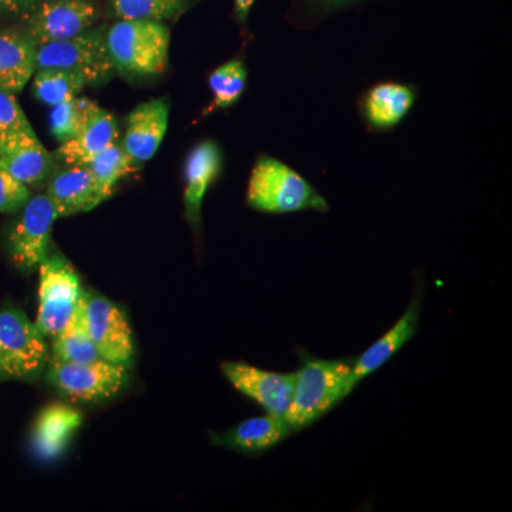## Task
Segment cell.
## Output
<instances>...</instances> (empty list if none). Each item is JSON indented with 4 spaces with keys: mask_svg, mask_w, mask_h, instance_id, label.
<instances>
[{
    "mask_svg": "<svg viewBox=\"0 0 512 512\" xmlns=\"http://www.w3.org/2000/svg\"><path fill=\"white\" fill-rule=\"evenodd\" d=\"M37 46L28 35L8 30L0 33V90L20 93L36 73Z\"/></svg>",
    "mask_w": 512,
    "mask_h": 512,
    "instance_id": "ffe728a7",
    "label": "cell"
},
{
    "mask_svg": "<svg viewBox=\"0 0 512 512\" xmlns=\"http://www.w3.org/2000/svg\"><path fill=\"white\" fill-rule=\"evenodd\" d=\"M128 367L104 359L93 362L47 363V382L72 402L100 403L113 399L128 382Z\"/></svg>",
    "mask_w": 512,
    "mask_h": 512,
    "instance_id": "5b68a950",
    "label": "cell"
},
{
    "mask_svg": "<svg viewBox=\"0 0 512 512\" xmlns=\"http://www.w3.org/2000/svg\"><path fill=\"white\" fill-rule=\"evenodd\" d=\"M50 340H52L50 359L76 363L93 362V360L100 359L96 346L87 332L80 301L66 328Z\"/></svg>",
    "mask_w": 512,
    "mask_h": 512,
    "instance_id": "7402d4cb",
    "label": "cell"
},
{
    "mask_svg": "<svg viewBox=\"0 0 512 512\" xmlns=\"http://www.w3.org/2000/svg\"><path fill=\"white\" fill-rule=\"evenodd\" d=\"M293 433L295 431L286 417L266 413L264 416L241 421L224 433L212 434V444L256 456L278 446Z\"/></svg>",
    "mask_w": 512,
    "mask_h": 512,
    "instance_id": "9a60e30c",
    "label": "cell"
},
{
    "mask_svg": "<svg viewBox=\"0 0 512 512\" xmlns=\"http://www.w3.org/2000/svg\"><path fill=\"white\" fill-rule=\"evenodd\" d=\"M57 217L47 195L30 198L22 217L9 235V254L20 271L35 272L49 255L50 238Z\"/></svg>",
    "mask_w": 512,
    "mask_h": 512,
    "instance_id": "9c48e42d",
    "label": "cell"
},
{
    "mask_svg": "<svg viewBox=\"0 0 512 512\" xmlns=\"http://www.w3.org/2000/svg\"><path fill=\"white\" fill-rule=\"evenodd\" d=\"M208 84H210L214 100L205 114L215 110L228 109V107L234 106L245 92L247 67L242 60H229L210 74Z\"/></svg>",
    "mask_w": 512,
    "mask_h": 512,
    "instance_id": "cb8c5ba5",
    "label": "cell"
},
{
    "mask_svg": "<svg viewBox=\"0 0 512 512\" xmlns=\"http://www.w3.org/2000/svg\"><path fill=\"white\" fill-rule=\"evenodd\" d=\"M221 372L239 393L255 400L266 413L286 417L292 403L296 372H269L244 362H224Z\"/></svg>",
    "mask_w": 512,
    "mask_h": 512,
    "instance_id": "8fae6325",
    "label": "cell"
},
{
    "mask_svg": "<svg viewBox=\"0 0 512 512\" xmlns=\"http://www.w3.org/2000/svg\"><path fill=\"white\" fill-rule=\"evenodd\" d=\"M32 79L36 99L50 107L73 99L87 86L79 74L60 69H37Z\"/></svg>",
    "mask_w": 512,
    "mask_h": 512,
    "instance_id": "603a6c76",
    "label": "cell"
},
{
    "mask_svg": "<svg viewBox=\"0 0 512 512\" xmlns=\"http://www.w3.org/2000/svg\"><path fill=\"white\" fill-rule=\"evenodd\" d=\"M46 195L59 218L92 211L107 200V195L83 164L69 165L57 173Z\"/></svg>",
    "mask_w": 512,
    "mask_h": 512,
    "instance_id": "5bb4252c",
    "label": "cell"
},
{
    "mask_svg": "<svg viewBox=\"0 0 512 512\" xmlns=\"http://www.w3.org/2000/svg\"><path fill=\"white\" fill-rule=\"evenodd\" d=\"M99 19L89 0H46L29 10L28 35L36 46L60 42L86 32Z\"/></svg>",
    "mask_w": 512,
    "mask_h": 512,
    "instance_id": "30bf717a",
    "label": "cell"
},
{
    "mask_svg": "<svg viewBox=\"0 0 512 512\" xmlns=\"http://www.w3.org/2000/svg\"><path fill=\"white\" fill-rule=\"evenodd\" d=\"M0 170L30 187L49 177L52 156L35 131L3 138L0 140Z\"/></svg>",
    "mask_w": 512,
    "mask_h": 512,
    "instance_id": "e0dca14e",
    "label": "cell"
},
{
    "mask_svg": "<svg viewBox=\"0 0 512 512\" xmlns=\"http://www.w3.org/2000/svg\"><path fill=\"white\" fill-rule=\"evenodd\" d=\"M39 0H0V10L19 15L35 8Z\"/></svg>",
    "mask_w": 512,
    "mask_h": 512,
    "instance_id": "f546056e",
    "label": "cell"
},
{
    "mask_svg": "<svg viewBox=\"0 0 512 512\" xmlns=\"http://www.w3.org/2000/svg\"><path fill=\"white\" fill-rule=\"evenodd\" d=\"M185 0H111V12L119 20H156L174 18L184 9Z\"/></svg>",
    "mask_w": 512,
    "mask_h": 512,
    "instance_id": "484cf974",
    "label": "cell"
},
{
    "mask_svg": "<svg viewBox=\"0 0 512 512\" xmlns=\"http://www.w3.org/2000/svg\"><path fill=\"white\" fill-rule=\"evenodd\" d=\"M83 165L92 173L101 191L109 198L117 183L130 174L136 164L128 157L120 143H114Z\"/></svg>",
    "mask_w": 512,
    "mask_h": 512,
    "instance_id": "d4e9b609",
    "label": "cell"
},
{
    "mask_svg": "<svg viewBox=\"0 0 512 512\" xmlns=\"http://www.w3.org/2000/svg\"><path fill=\"white\" fill-rule=\"evenodd\" d=\"M37 69H60L82 76L87 84L107 82L113 74L106 45V35L100 30H86L60 42L37 46Z\"/></svg>",
    "mask_w": 512,
    "mask_h": 512,
    "instance_id": "52a82bcc",
    "label": "cell"
},
{
    "mask_svg": "<svg viewBox=\"0 0 512 512\" xmlns=\"http://www.w3.org/2000/svg\"><path fill=\"white\" fill-rule=\"evenodd\" d=\"M106 45L121 72L160 74L168 64L170 29L156 20H119L107 32Z\"/></svg>",
    "mask_w": 512,
    "mask_h": 512,
    "instance_id": "3957f363",
    "label": "cell"
},
{
    "mask_svg": "<svg viewBox=\"0 0 512 512\" xmlns=\"http://www.w3.org/2000/svg\"><path fill=\"white\" fill-rule=\"evenodd\" d=\"M32 131L35 130L15 94L0 90V140Z\"/></svg>",
    "mask_w": 512,
    "mask_h": 512,
    "instance_id": "83f0119b",
    "label": "cell"
},
{
    "mask_svg": "<svg viewBox=\"0 0 512 512\" xmlns=\"http://www.w3.org/2000/svg\"><path fill=\"white\" fill-rule=\"evenodd\" d=\"M421 313V288L414 293L413 301L403 313L402 318L394 323L393 328L373 342L359 357H355L346 383V397L362 382L365 377L373 375L376 370L386 365L404 345L410 342L419 328Z\"/></svg>",
    "mask_w": 512,
    "mask_h": 512,
    "instance_id": "7c38bea8",
    "label": "cell"
},
{
    "mask_svg": "<svg viewBox=\"0 0 512 512\" xmlns=\"http://www.w3.org/2000/svg\"><path fill=\"white\" fill-rule=\"evenodd\" d=\"M84 322L100 359L130 367L134 360L133 332L119 306L99 293L80 296Z\"/></svg>",
    "mask_w": 512,
    "mask_h": 512,
    "instance_id": "ba28073f",
    "label": "cell"
},
{
    "mask_svg": "<svg viewBox=\"0 0 512 512\" xmlns=\"http://www.w3.org/2000/svg\"><path fill=\"white\" fill-rule=\"evenodd\" d=\"M32 198L29 185L20 183L15 177L0 170V212L13 214L23 210Z\"/></svg>",
    "mask_w": 512,
    "mask_h": 512,
    "instance_id": "f1b7e54d",
    "label": "cell"
},
{
    "mask_svg": "<svg viewBox=\"0 0 512 512\" xmlns=\"http://www.w3.org/2000/svg\"><path fill=\"white\" fill-rule=\"evenodd\" d=\"M170 106L165 99L148 100L127 117L123 146L134 164L146 163L156 156L167 133Z\"/></svg>",
    "mask_w": 512,
    "mask_h": 512,
    "instance_id": "4fadbf2b",
    "label": "cell"
},
{
    "mask_svg": "<svg viewBox=\"0 0 512 512\" xmlns=\"http://www.w3.org/2000/svg\"><path fill=\"white\" fill-rule=\"evenodd\" d=\"M328 2H332V3H343V2H350V0H328Z\"/></svg>",
    "mask_w": 512,
    "mask_h": 512,
    "instance_id": "1f68e13d",
    "label": "cell"
},
{
    "mask_svg": "<svg viewBox=\"0 0 512 512\" xmlns=\"http://www.w3.org/2000/svg\"><path fill=\"white\" fill-rule=\"evenodd\" d=\"M249 207L266 214H292L313 210L326 212L328 201L309 181L276 158L262 156L248 181Z\"/></svg>",
    "mask_w": 512,
    "mask_h": 512,
    "instance_id": "7a4b0ae2",
    "label": "cell"
},
{
    "mask_svg": "<svg viewBox=\"0 0 512 512\" xmlns=\"http://www.w3.org/2000/svg\"><path fill=\"white\" fill-rule=\"evenodd\" d=\"M94 106H96L94 101L84 99V97L79 99L76 96L52 107L50 131H52L53 137L60 144L72 140L80 127L83 126L84 120L87 119Z\"/></svg>",
    "mask_w": 512,
    "mask_h": 512,
    "instance_id": "4316f807",
    "label": "cell"
},
{
    "mask_svg": "<svg viewBox=\"0 0 512 512\" xmlns=\"http://www.w3.org/2000/svg\"><path fill=\"white\" fill-rule=\"evenodd\" d=\"M82 413L66 404L47 406L37 417L32 447L42 460H55L66 450L74 433L82 426Z\"/></svg>",
    "mask_w": 512,
    "mask_h": 512,
    "instance_id": "d6986e66",
    "label": "cell"
},
{
    "mask_svg": "<svg viewBox=\"0 0 512 512\" xmlns=\"http://www.w3.org/2000/svg\"><path fill=\"white\" fill-rule=\"evenodd\" d=\"M221 168V150L214 141H202L192 148L185 158V217L192 227H198L200 224L202 201L211 184L220 175Z\"/></svg>",
    "mask_w": 512,
    "mask_h": 512,
    "instance_id": "2e32d148",
    "label": "cell"
},
{
    "mask_svg": "<svg viewBox=\"0 0 512 512\" xmlns=\"http://www.w3.org/2000/svg\"><path fill=\"white\" fill-rule=\"evenodd\" d=\"M255 0H235V15L239 22H247L249 10L254 6Z\"/></svg>",
    "mask_w": 512,
    "mask_h": 512,
    "instance_id": "4dcf8cb0",
    "label": "cell"
},
{
    "mask_svg": "<svg viewBox=\"0 0 512 512\" xmlns=\"http://www.w3.org/2000/svg\"><path fill=\"white\" fill-rule=\"evenodd\" d=\"M119 137V124L113 114L96 104L76 136L57 148L56 157L67 165L84 164L119 143Z\"/></svg>",
    "mask_w": 512,
    "mask_h": 512,
    "instance_id": "ac0fdd59",
    "label": "cell"
},
{
    "mask_svg": "<svg viewBox=\"0 0 512 512\" xmlns=\"http://www.w3.org/2000/svg\"><path fill=\"white\" fill-rule=\"evenodd\" d=\"M414 92L399 83H382L367 93L363 110L370 126L392 128L404 119L412 109Z\"/></svg>",
    "mask_w": 512,
    "mask_h": 512,
    "instance_id": "44dd1931",
    "label": "cell"
},
{
    "mask_svg": "<svg viewBox=\"0 0 512 512\" xmlns=\"http://www.w3.org/2000/svg\"><path fill=\"white\" fill-rule=\"evenodd\" d=\"M39 309L36 326L52 339L72 320L83 288L73 266L60 255H47L39 265Z\"/></svg>",
    "mask_w": 512,
    "mask_h": 512,
    "instance_id": "8992f818",
    "label": "cell"
},
{
    "mask_svg": "<svg viewBox=\"0 0 512 512\" xmlns=\"http://www.w3.org/2000/svg\"><path fill=\"white\" fill-rule=\"evenodd\" d=\"M302 366L296 372L292 403L286 420L293 431L311 426L346 399V383L355 357L318 359L301 353Z\"/></svg>",
    "mask_w": 512,
    "mask_h": 512,
    "instance_id": "6da1fadb",
    "label": "cell"
},
{
    "mask_svg": "<svg viewBox=\"0 0 512 512\" xmlns=\"http://www.w3.org/2000/svg\"><path fill=\"white\" fill-rule=\"evenodd\" d=\"M50 360L47 338L19 309L0 312V380L32 382Z\"/></svg>",
    "mask_w": 512,
    "mask_h": 512,
    "instance_id": "277c9868",
    "label": "cell"
}]
</instances>
